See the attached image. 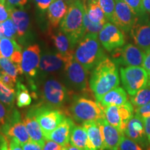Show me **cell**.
I'll return each mask as SVG.
<instances>
[{"label": "cell", "instance_id": "ba28073f", "mask_svg": "<svg viewBox=\"0 0 150 150\" xmlns=\"http://www.w3.org/2000/svg\"><path fill=\"white\" fill-rule=\"evenodd\" d=\"M120 71L124 88L130 96L134 95L149 83V74L142 67H121Z\"/></svg>", "mask_w": 150, "mask_h": 150}, {"label": "cell", "instance_id": "7dc6e473", "mask_svg": "<svg viewBox=\"0 0 150 150\" xmlns=\"http://www.w3.org/2000/svg\"><path fill=\"white\" fill-rule=\"evenodd\" d=\"M142 67L147 71V74H150V50L145 52V58H144Z\"/></svg>", "mask_w": 150, "mask_h": 150}, {"label": "cell", "instance_id": "e0dca14e", "mask_svg": "<svg viewBox=\"0 0 150 150\" xmlns=\"http://www.w3.org/2000/svg\"><path fill=\"white\" fill-rule=\"evenodd\" d=\"M102 131L104 150H118L124 134L108 122L106 118L97 120Z\"/></svg>", "mask_w": 150, "mask_h": 150}, {"label": "cell", "instance_id": "1f68e13d", "mask_svg": "<svg viewBox=\"0 0 150 150\" xmlns=\"http://www.w3.org/2000/svg\"><path fill=\"white\" fill-rule=\"evenodd\" d=\"M16 96V93L14 88H8L0 80V102L11 109L13 106Z\"/></svg>", "mask_w": 150, "mask_h": 150}, {"label": "cell", "instance_id": "5bb4252c", "mask_svg": "<svg viewBox=\"0 0 150 150\" xmlns=\"http://www.w3.org/2000/svg\"><path fill=\"white\" fill-rule=\"evenodd\" d=\"M70 55L65 56L59 52H47L43 54L40 56L39 64V70L42 72V76H47L48 74L63 71L67 58Z\"/></svg>", "mask_w": 150, "mask_h": 150}, {"label": "cell", "instance_id": "d6a6232c", "mask_svg": "<svg viewBox=\"0 0 150 150\" xmlns=\"http://www.w3.org/2000/svg\"><path fill=\"white\" fill-rule=\"evenodd\" d=\"M118 110H119V113L122 122V132L123 134H125L124 133H125V130L126 129L127 124L131 120V118L134 115V108L131 102H127L125 104L118 106Z\"/></svg>", "mask_w": 150, "mask_h": 150}, {"label": "cell", "instance_id": "e575fe53", "mask_svg": "<svg viewBox=\"0 0 150 150\" xmlns=\"http://www.w3.org/2000/svg\"><path fill=\"white\" fill-rule=\"evenodd\" d=\"M83 24L86 29V33H96V34H98L104 26L102 24H97L92 22L90 20L85 8H84L83 13Z\"/></svg>", "mask_w": 150, "mask_h": 150}, {"label": "cell", "instance_id": "f6af8a7d", "mask_svg": "<svg viewBox=\"0 0 150 150\" xmlns=\"http://www.w3.org/2000/svg\"><path fill=\"white\" fill-rule=\"evenodd\" d=\"M10 18V13L7 10L5 4H0V22H5Z\"/></svg>", "mask_w": 150, "mask_h": 150}, {"label": "cell", "instance_id": "c3c4849f", "mask_svg": "<svg viewBox=\"0 0 150 150\" xmlns=\"http://www.w3.org/2000/svg\"><path fill=\"white\" fill-rule=\"evenodd\" d=\"M8 146L10 150H23L20 142L16 139H15V138H11L8 143Z\"/></svg>", "mask_w": 150, "mask_h": 150}, {"label": "cell", "instance_id": "484cf974", "mask_svg": "<svg viewBox=\"0 0 150 150\" xmlns=\"http://www.w3.org/2000/svg\"><path fill=\"white\" fill-rule=\"evenodd\" d=\"M83 4L84 8L92 22L103 25L107 23V18L97 0H83Z\"/></svg>", "mask_w": 150, "mask_h": 150}, {"label": "cell", "instance_id": "7402d4cb", "mask_svg": "<svg viewBox=\"0 0 150 150\" xmlns=\"http://www.w3.org/2000/svg\"><path fill=\"white\" fill-rule=\"evenodd\" d=\"M70 144L79 150H95L83 127L74 125L70 137Z\"/></svg>", "mask_w": 150, "mask_h": 150}, {"label": "cell", "instance_id": "8d00e7d4", "mask_svg": "<svg viewBox=\"0 0 150 150\" xmlns=\"http://www.w3.org/2000/svg\"><path fill=\"white\" fill-rule=\"evenodd\" d=\"M2 25L5 37L16 40L18 34H17L16 27L12 19L8 18L5 22H2Z\"/></svg>", "mask_w": 150, "mask_h": 150}, {"label": "cell", "instance_id": "3957f363", "mask_svg": "<svg viewBox=\"0 0 150 150\" xmlns=\"http://www.w3.org/2000/svg\"><path fill=\"white\" fill-rule=\"evenodd\" d=\"M83 13V1L70 0L67 13L61 22V29L68 36L74 47L86 35Z\"/></svg>", "mask_w": 150, "mask_h": 150}, {"label": "cell", "instance_id": "ab89813d", "mask_svg": "<svg viewBox=\"0 0 150 150\" xmlns=\"http://www.w3.org/2000/svg\"><path fill=\"white\" fill-rule=\"evenodd\" d=\"M0 80L4 85L8 86V88H14V87L16 86V80L14 78H13L11 75L8 74L4 71H1V76Z\"/></svg>", "mask_w": 150, "mask_h": 150}, {"label": "cell", "instance_id": "4316f807", "mask_svg": "<svg viewBox=\"0 0 150 150\" xmlns=\"http://www.w3.org/2000/svg\"><path fill=\"white\" fill-rule=\"evenodd\" d=\"M51 38L54 42V46L57 49L59 53L67 56L73 54V47L68 36L62 30L56 31V33L50 32Z\"/></svg>", "mask_w": 150, "mask_h": 150}, {"label": "cell", "instance_id": "30bf717a", "mask_svg": "<svg viewBox=\"0 0 150 150\" xmlns=\"http://www.w3.org/2000/svg\"><path fill=\"white\" fill-rule=\"evenodd\" d=\"M98 38L103 47L108 52L121 47L125 43V35L122 30L112 22L104 24Z\"/></svg>", "mask_w": 150, "mask_h": 150}, {"label": "cell", "instance_id": "52a82bcc", "mask_svg": "<svg viewBox=\"0 0 150 150\" xmlns=\"http://www.w3.org/2000/svg\"><path fill=\"white\" fill-rule=\"evenodd\" d=\"M27 113L33 115L38 122L45 139L65 117V112L61 110L38 104L31 108Z\"/></svg>", "mask_w": 150, "mask_h": 150}, {"label": "cell", "instance_id": "2e32d148", "mask_svg": "<svg viewBox=\"0 0 150 150\" xmlns=\"http://www.w3.org/2000/svg\"><path fill=\"white\" fill-rule=\"evenodd\" d=\"M125 136L139 144L143 149H147L150 145L145 133L142 120L139 116L134 115L131 118L125 130Z\"/></svg>", "mask_w": 150, "mask_h": 150}, {"label": "cell", "instance_id": "9c48e42d", "mask_svg": "<svg viewBox=\"0 0 150 150\" xmlns=\"http://www.w3.org/2000/svg\"><path fill=\"white\" fill-rule=\"evenodd\" d=\"M145 52L134 45H126L123 47L115 49L112 54L114 62L125 66L142 67Z\"/></svg>", "mask_w": 150, "mask_h": 150}, {"label": "cell", "instance_id": "d590c367", "mask_svg": "<svg viewBox=\"0 0 150 150\" xmlns=\"http://www.w3.org/2000/svg\"><path fill=\"white\" fill-rule=\"evenodd\" d=\"M118 150H144L139 144L137 143L134 140L130 139L125 135L122 137L120 144Z\"/></svg>", "mask_w": 150, "mask_h": 150}, {"label": "cell", "instance_id": "f1b7e54d", "mask_svg": "<svg viewBox=\"0 0 150 150\" xmlns=\"http://www.w3.org/2000/svg\"><path fill=\"white\" fill-rule=\"evenodd\" d=\"M104 108L105 118H106V120L108 121V122L112 126L115 127L122 134L121 129L122 122L119 113V110H118V106H108Z\"/></svg>", "mask_w": 150, "mask_h": 150}, {"label": "cell", "instance_id": "60d3db41", "mask_svg": "<svg viewBox=\"0 0 150 150\" xmlns=\"http://www.w3.org/2000/svg\"><path fill=\"white\" fill-rule=\"evenodd\" d=\"M135 115L139 116L140 118L147 117L150 116V102L144 105V106H140V107L136 108Z\"/></svg>", "mask_w": 150, "mask_h": 150}, {"label": "cell", "instance_id": "7c38bea8", "mask_svg": "<svg viewBox=\"0 0 150 150\" xmlns=\"http://www.w3.org/2000/svg\"><path fill=\"white\" fill-rule=\"evenodd\" d=\"M139 17L123 0H115L113 23L125 32H129Z\"/></svg>", "mask_w": 150, "mask_h": 150}, {"label": "cell", "instance_id": "f546056e", "mask_svg": "<svg viewBox=\"0 0 150 150\" xmlns=\"http://www.w3.org/2000/svg\"><path fill=\"white\" fill-rule=\"evenodd\" d=\"M130 102L134 107L138 108L150 102V83L147 86L140 90L134 95L130 97Z\"/></svg>", "mask_w": 150, "mask_h": 150}, {"label": "cell", "instance_id": "816d5d0a", "mask_svg": "<svg viewBox=\"0 0 150 150\" xmlns=\"http://www.w3.org/2000/svg\"><path fill=\"white\" fill-rule=\"evenodd\" d=\"M5 35H4V29H3V25H2V22H0V40L1 39L4 38Z\"/></svg>", "mask_w": 150, "mask_h": 150}, {"label": "cell", "instance_id": "836d02e7", "mask_svg": "<svg viewBox=\"0 0 150 150\" xmlns=\"http://www.w3.org/2000/svg\"><path fill=\"white\" fill-rule=\"evenodd\" d=\"M101 8L110 22H113L114 13H115V0H97Z\"/></svg>", "mask_w": 150, "mask_h": 150}, {"label": "cell", "instance_id": "bcb514c9", "mask_svg": "<svg viewBox=\"0 0 150 150\" xmlns=\"http://www.w3.org/2000/svg\"><path fill=\"white\" fill-rule=\"evenodd\" d=\"M54 1V0H34V1L35 4H36L38 7L42 11L48 8L50 4H51Z\"/></svg>", "mask_w": 150, "mask_h": 150}, {"label": "cell", "instance_id": "8992f818", "mask_svg": "<svg viewBox=\"0 0 150 150\" xmlns=\"http://www.w3.org/2000/svg\"><path fill=\"white\" fill-rule=\"evenodd\" d=\"M88 71L76 61L74 54L67 58L62 73L65 83L67 88L70 89L71 93L86 94L88 93Z\"/></svg>", "mask_w": 150, "mask_h": 150}, {"label": "cell", "instance_id": "83f0119b", "mask_svg": "<svg viewBox=\"0 0 150 150\" xmlns=\"http://www.w3.org/2000/svg\"><path fill=\"white\" fill-rule=\"evenodd\" d=\"M0 69L1 71L11 75L16 80L19 75L23 74L21 64L14 63L7 58H0Z\"/></svg>", "mask_w": 150, "mask_h": 150}, {"label": "cell", "instance_id": "91938a15", "mask_svg": "<svg viewBox=\"0 0 150 150\" xmlns=\"http://www.w3.org/2000/svg\"><path fill=\"white\" fill-rule=\"evenodd\" d=\"M3 1H4V2L6 3V0H3Z\"/></svg>", "mask_w": 150, "mask_h": 150}, {"label": "cell", "instance_id": "d6986e66", "mask_svg": "<svg viewBox=\"0 0 150 150\" xmlns=\"http://www.w3.org/2000/svg\"><path fill=\"white\" fill-rule=\"evenodd\" d=\"M7 58L14 63L21 64L22 47L13 39L4 38L0 40V58Z\"/></svg>", "mask_w": 150, "mask_h": 150}, {"label": "cell", "instance_id": "cb8c5ba5", "mask_svg": "<svg viewBox=\"0 0 150 150\" xmlns=\"http://www.w3.org/2000/svg\"><path fill=\"white\" fill-rule=\"evenodd\" d=\"M23 122L31 140L45 145L46 141L45 137L43 134L40 125H39L36 119L33 115L27 113L23 119Z\"/></svg>", "mask_w": 150, "mask_h": 150}, {"label": "cell", "instance_id": "b9f144b4", "mask_svg": "<svg viewBox=\"0 0 150 150\" xmlns=\"http://www.w3.org/2000/svg\"><path fill=\"white\" fill-rule=\"evenodd\" d=\"M21 145L23 150H42L43 147H44V145H41L38 142L33 141L31 140Z\"/></svg>", "mask_w": 150, "mask_h": 150}, {"label": "cell", "instance_id": "603a6c76", "mask_svg": "<svg viewBox=\"0 0 150 150\" xmlns=\"http://www.w3.org/2000/svg\"><path fill=\"white\" fill-rule=\"evenodd\" d=\"M127 92L121 87H117L108 92L99 99V103L103 107L108 106H120L128 102Z\"/></svg>", "mask_w": 150, "mask_h": 150}, {"label": "cell", "instance_id": "4dcf8cb0", "mask_svg": "<svg viewBox=\"0 0 150 150\" xmlns=\"http://www.w3.org/2000/svg\"><path fill=\"white\" fill-rule=\"evenodd\" d=\"M16 99L19 108L29 106L31 104V95L27 87L20 81H18L16 84Z\"/></svg>", "mask_w": 150, "mask_h": 150}, {"label": "cell", "instance_id": "681fc988", "mask_svg": "<svg viewBox=\"0 0 150 150\" xmlns=\"http://www.w3.org/2000/svg\"><path fill=\"white\" fill-rule=\"evenodd\" d=\"M141 119L142 120V121H143L146 135H147V139L149 140V142L150 144V116L147 117L141 118Z\"/></svg>", "mask_w": 150, "mask_h": 150}, {"label": "cell", "instance_id": "f907efd6", "mask_svg": "<svg viewBox=\"0 0 150 150\" xmlns=\"http://www.w3.org/2000/svg\"><path fill=\"white\" fill-rule=\"evenodd\" d=\"M142 4L146 13H149L150 14V0H142Z\"/></svg>", "mask_w": 150, "mask_h": 150}, {"label": "cell", "instance_id": "74e56055", "mask_svg": "<svg viewBox=\"0 0 150 150\" xmlns=\"http://www.w3.org/2000/svg\"><path fill=\"white\" fill-rule=\"evenodd\" d=\"M138 17L146 15V11L142 4V0H123Z\"/></svg>", "mask_w": 150, "mask_h": 150}, {"label": "cell", "instance_id": "9f6ffc18", "mask_svg": "<svg viewBox=\"0 0 150 150\" xmlns=\"http://www.w3.org/2000/svg\"><path fill=\"white\" fill-rule=\"evenodd\" d=\"M62 1H70V0H62Z\"/></svg>", "mask_w": 150, "mask_h": 150}, {"label": "cell", "instance_id": "d4e9b609", "mask_svg": "<svg viewBox=\"0 0 150 150\" xmlns=\"http://www.w3.org/2000/svg\"><path fill=\"white\" fill-rule=\"evenodd\" d=\"M95 150H104L102 131L97 121H88L82 124Z\"/></svg>", "mask_w": 150, "mask_h": 150}, {"label": "cell", "instance_id": "db71d44e", "mask_svg": "<svg viewBox=\"0 0 150 150\" xmlns=\"http://www.w3.org/2000/svg\"><path fill=\"white\" fill-rule=\"evenodd\" d=\"M0 4H5V2L3 1V0H0Z\"/></svg>", "mask_w": 150, "mask_h": 150}, {"label": "cell", "instance_id": "277c9868", "mask_svg": "<svg viewBox=\"0 0 150 150\" xmlns=\"http://www.w3.org/2000/svg\"><path fill=\"white\" fill-rule=\"evenodd\" d=\"M69 114L76 122L83 124L105 118L104 108L98 102L85 95H74Z\"/></svg>", "mask_w": 150, "mask_h": 150}, {"label": "cell", "instance_id": "6f0895ef", "mask_svg": "<svg viewBox=\"0 0 150 150\" xmlns=\"http://www.w3.org/2000/svg\"><path fill=\"white\" fill-rule=\"evenodd\" d=\"M149 81H150V74H149Z\"/></svg>", "mask_w": 150, "mask_h": 150}, {"label": "cell", "instance_id": "7bdbcfd3", "mask_svg": "<svg viewBox=\"0 0 150 150\" xmlns=\"http://www.w3.org/2000/svg\"><path fill=\"white\" fill-rule=\"evenodd\" d=\"M8 112H7L6 108L2 102H0V127L4 126L8 120Z\"/></svg>", "mask_w": 150, "mask_h": 150}, {"label": "cell", "instance_id": "ee69618b", "mask_svg": "<svg viewBox=\"0 0 150 150\" xmlns=\"http://www.w3.org/2000/svg\"><path fill=\"white\" fill-rule=\"evenodd\" d=\"M42 150H63V146L51 140H46Z\"/></svg>", "mask_w": 150, "mask_h": 150}, {"label": "cell", "instance_id": "ffe728a7", "mask_svg": "<svg viewBox=\"0 0 150 150\" xmlns=\"http://www.w3.org/2000/svg\"><path fill=\"white\" fill-rule=\"evenodd\" d=\"M9 13L16 27L18 37L26 40L30 31V19L27 12L22 8H16Z\"/></svg>", "mask_w": 150, "mask_h": 150}, {"label": "cell", "instance_id": "ac0fdd59", "mask_svg": "<svg viewBox=\"0 0 150 150\" xmlns=\"http://www.w3.org/2000/svg\"><path fill=\"white\" fill-rule=\"evenodd\" d=\"M74 122L70 117H65L56 128L47 136L46 140H51L62 146L70 144V137Z\"/></svg>", "mask_w": 150, "mask_h": 150}, {"label": "cell", "instance_id": "5b68a950", "mask_svg": "<svg viewBox=\"0 0 150 150\" xmlns=\"http://www.w3.org/2000/svg\"><path fill=\"white\" fill-rule=\"evenodd\" d=\"M45 76L41 89L42 101L38 105L50 108H61L69 99L70 93L67 86L53 76Z\"/></svg>", "mask_w": 150, "mask_h": 150}, {"label": "cell", "instance_id": "f35d334b", "mask_svg": "<svg viewBox=\"0 0 150 150\" xmlns=\"http://www.w3.org/2000/svg\"><path fill=\"white\" fill-rule=\"evenodd\" d=\"M27 1L28 0H6L5 6L7 10L10 12V11L17 7L22 8L24 5H26Z\"/></svg>", "mask_w": 150, "mask_h": 150}, {"label": "cell", "instance_id": "7a4b0ae2", "mask_svg": "<svg viewBox=\"0 0 150 150\" xmlns=\"http://www.w3.org/2000/svg\"><path fill=\"white\" fill-rule=\"evenodd\" d=\"M98 34L86 33L78 42L74 51V58L88 71L93 70L106 57Z\"/></svg>", "mask_w": 150, "mask_h": 150}, {"label": "cell", "instance_id": "f5cc1de1", "mask_svg": "<svg viewBox=\"0 0 150 150\" xmlns=\"http://www.w3.org/2000/svg\"><path fill=\"white\" fill-rule=\"evenodd\" d=\"M65 150H79V149H77L76 147L73 146L71 144H68L66 146H64Z\"/></svg>", "mask_w": 150, "mask_h": 150}, {"label": "cell", "instance_id": "4fadbf2b", "mask_svg": "<svg viewBox=\"0 0 150 150\" xmlns=\"http://www.w3.org/2000/svg\"><path fill=\"white\" fill-rule=\"evenodd\" d=\"M130 32L137 47L145 52L150 50V20L146 15L139 17Z\"/></svg>", "mask_w": 150, "mask_h": 150}, {"label": "cell", "instance_id": "6da1fadb", "mask_svg": "<svg viewBox=\"0 0 150 150\" xmlns=\"http://www.w3.org/2000/svg\"><path fill=\"white\" fill-rule=\"evenodd\" d=\"M120 85V76L117 65L113 61L104 58L92 71L90 78V88L97 102L106 93Z\"/></svg>", "mask_w": 150, "mask_h": 150}, {"label": "cell", "instance_id": "94428289", "mask_svg": "<svg viewBox=\"0 0 150 150\" xmlns=\"http://www.w3.org/2000/svg\"><path fill=\"white\" fill-rule=\"evenodd\" d=\"M149 83H150V81H149Z\"/></svg>", "mask_w": 150, "mask_h": 150}, {"label": "cell", "instance_id": "11a10c76", "mask_svg": "<svg viewBox=\"0 0 150 150\" xmlns=\"http://www.w3.org/2000/svg\"><path fill=\"white\" fill-rule=\"evenodd\" d=\"M1 70H0V79H1Z\"/></svg>", "mask_w": 150, "mask_h": 150}, {"label": "cell", "instance_id": "44dd1931", "mask_svg": "<svg viewBox=\"0 0 150 150\" xmlns=\"http://www.w3.org/2000/svg\"><path fill=\"white\" fill-rule=\"evenodd\" d=\"M68 6L65 1L54 0L47 10V17L53 28L57 27L67 13Z\"/></svg>", "mask_w": 150, "mask_h": 150}, {"label": "cell", "instance_id": "680465c9", "mask_svg": "<svg viewBox=\"0 0 150 150\" xmlns=\"http://www.w3.org/2000/svg\"><path fill=\"white\" fill-rule=\"evenodd\" d=\"M63 150H65V147H63Z\"/></svg>", "mask_w": 150, "mask_h": 150}, {"label": "cell", "instance_id": "8fae6325", "mask_svg": "<svg viewBox=\"0 0 150 150\" xmlns=\"http://www.w3.org/2000/svg\"><path fill=\"white\" fill-rule=\"evenodd\" d=\"M20 112L15 109L12 115L8 117L6 125L2 127L3 134L7 138H15L20 143H25L31 140L24 122L21 121Z\"/></svg>", "mask_w": 150, "mask_h": 150}, {"label": "cell", "instance_id": "9a60e30c", "mask_svg": "<svg viewBox=\"0 0 150 150\" xmlns=\"http://www.w3.org/2000/svg\"><path fill=\"white\" fill-rule=\"evenodd\" d=\"M40 60V49L38 45L28 46L22 52L21 67L23 73L29 77H34L38 74Z\"/></svg>", "mask_w": 150, "mask_h": 150}]
</instances>
